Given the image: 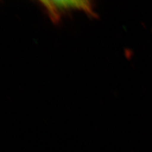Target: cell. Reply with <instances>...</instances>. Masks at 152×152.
Returning <instances> with one entry per match:
<instances>
[{
  "instance_id": "1",
  "label": "cell",
  "mask_w": 152,
  "mask_h": 152,
  "mask_svg": "<svg viewBox=\"0 0 152 152\" xmlns=\"http://www.w3.org/2000/svg\"><path fill=\"white\" fill-rule=\"evenodd\" d=\"M39 3L44 8L50 20L57 23L61 17L73 11H81L92 17H96L92 3L89 1H40Z\"/></svg>"
}]
</instances>
